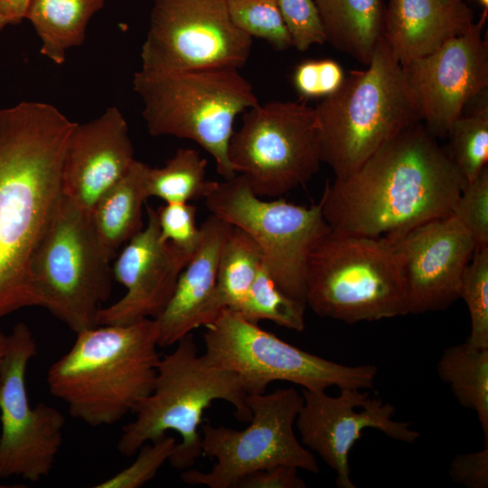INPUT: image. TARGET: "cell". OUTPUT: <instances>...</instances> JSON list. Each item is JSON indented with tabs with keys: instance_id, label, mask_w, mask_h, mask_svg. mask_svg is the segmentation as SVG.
<instances>
[{
	"instance_id": "cell-1",
	"label": "cell",
	"mask_w": 488,
	"mask_h": 488,
	"mask_svg": "<svg viewBox=\"0 0 488 488\" xmlns=\"http://www.w3.org/2000/svg\"><path fill=\"white\" fill-rule=\"evenodd\" d=\"M75 124L42 102L0 109V318L37 306L29 264L61 196L63 161Z\"/></svg>"
},
{
	"instance_id": "cell-2",
	"label": "cell",
	"mask_w": 488,
	"mask_h": 488,
	"mask_svg": "<svg viewBox=\"0 0 488 488\" xmlns=\"http://www.w3.org/2000/svg\"><path fill=\"white\" fill-rule=\"evenodd\" d=\"M466 183L436 136L418 122L355 172L328 183L319 204L332 230L383 237L451 214Z\"/></svg>"
},
{
	"instance_id": "cell-3",
	"label": "cell",
	"mask_w": 488,
	"mask_h": 488,
	"mask_svg": "<svg viewBox=\"0 0 488 488\" xmlns=\"http://www.w3.org/2000/svg\"><path fill=\"white\" fill-rule=\"evenodd\" d=\"M49 368L51 394L91 426H109L134 413L151 392L160 356L155 319L97 325L76 333Z\"/></svg>"
},
{
	"instance_id": "cell-4",
	"label": "cell",
	"mask_w": 488,
	"mask_h": 488,
	"mask_svg": "<svg viewBox=\"0 0 488 488\" xmlns=\"http://www.w3.org/2000/svg\"><path fill=\"white\" fill-rule=\"evenodd\" d=\"M366 67L350 71L314 108L321 161L338 178L355 172L381 145L422 121L402 65L382 35Z\"/></svg>"
},
{
	"instance_id": "cell-5",
	"label": "cell",
	"mask_w": 488,
	"mask_h": 488,
	"mask_svg": "<svg viewBox=\"0 0 488 488\" xmlns=\"http://www.w3.org/2000/svg\"><path fill=\"white\" fill-rule=\"evenodd\" d=\"M175 344L173 352L160 358L153 389L136 408L135 419L123 427L117 449L130 457L145 443L172 430L181 436V441L168 462L183 471L202 455L199 427L214 400L230 403L242 422L249 423L251 412L239 378L200 355L192 333Z\"/></svg>"
},
{
	"instance_id": "cell-6",
	"label": "cell",
	"mask_w": 488,
	"mask_h": 488,
	"mask_svg": "<svg viewBox=\"0 0 488 488\" xmlns=\"http://www.w3.org/2000/svg\"><path fill=\"white\" fill-rule=\"evenodd\" d=\"M134 90L150 135L194 141L213 158L224 180L234 177L228 147L236 117L258 104L252 85L232 68L172 73L139 70Z\"/></svg>"
},
{
	"instance_id": "cell-7",
	"label": "cell",
	"mask_w": 488,
	"mask_h": 488,
	"mask_svg": "<svg viewBox=\"0 0 488 488\" xmlns=\"http://www.w3.org/2000/svg\"><path fill=\"white\" fill-rule=\"evenodd\" d=\"M305 304L321 317L350 324L408 314L387 240L332 229L308 257Z\"/></svg>"
},
{
	"instance_id": "cell-8",
	"label": "cell",
	"mask_w": 488,
	"mask_h": 488,
	"mask_svg": "<svg viewBox=\"0 0 488 488\" xmlns=\"http://www.w3.org/2000/svg\"><path fill=\"white\" fill-rule=\"evenodd\" d=\"M111 260L89 212L61 193L29 264L36 305L48 309L75 333L97 326L100 304L112 290Z\"/></svg>"
},
{
	"instance_id": "cell-9",
	"label": "cell",
	"mask_w": 488,
	"mask_h": 488,
	"mask_svg": "<svg viewBox=\"0 0 488 488\" xmlns=\"http://www.w3.org/2000/svg\"><path fill=\"white\" fill-rule=\"evenodd\" d=\"M204 327L206 361L235 373L248 395L265 393L277 380L309 391H325L332 386L368 389L377 376L374 365L348 366L307 352L230 309Z\"/></svg>"
},
{
	"instance_id": "cell-10",
	"label": "cell",
	"mask_w": 488,
	"mask_h": 488,
	"mask_svg": "<svg viewBox=\"0 0 488 488\" xmlns=\"http://www.w3.org/2000/svg\"><path fill=\"white\" fill-rule=\"evenodd\" d=\"M303 401V395L293 387L249 394L251 418L243 430L210 422L201 425L202 453L216 463L209 472L183 470L181 479L192 485L235 488L247 474L278 465L317 474L314 456L294 430Z\"/></svg>"
},
{
	"instance_id": "cell-11",
	"label": "cell",
	"mask_w": 488,
	"mask_h": 488,
	"mask_svg": "<svg viewBox=\"0 0 488 488\" xmlns=\"http://www.w3.org/2000/svg\"><path fill=\"white\" fill-rule=\"evenodd\" d=\"M228 159L260 198L280 197L306 183L322 163L314 108L273 101L247 109L230 140Z\"/></svg>"
},
{
	"instance_id": "cell-12",
	"label": "cell",
	"mask_w": 488,
	"mask_h": 488,
	"mask_svg": "<svg viewBox=\"0 0 488 488\" xmlns=\"http://www.w3.org/2000/svg\"><path fill=\"white\" fill-rule=\"evenodd\" d=\"M204 200L211 214L243 230L255 241L263 266L277 287L305 304L308 257L331 230L319 202L306 207L284 199L265 201L252 192L240 174L218 182Z\"/></svg>"
},
{
	"instance_id": "cell-13",
	"label": "cell",
	"mask_w": 488,
	"mask_h": 488,
	"mask_svg": "<svg viewBox=\"0 0 488 488\" xmlns=\"http://www.w3.org/2000/svg\"><path fill=\"white\" fill-rule=\"evenodd\" d=\"M251 47L252 37L231 21L227 0H155L141 48V70H239Z\"/></svg>"
},
{
	"instance_id": "cell-14",
	"label": "cell",
	"mask_w": 488,
	"mask_h": 488,
	"mask_svg": "<svg viewBox=\"0 0 488 488\" xmlns=\"http://www.w3.org/2000/svg\"><path fill=\"white\" fill-rule=\"evenodd\" d=\"M36 355L32 331L16 324L0 359V478L40 481L52 470L62 444L64 415L44 402H29L26 372Z\"/></svg>"
},
{
	"instance_id": "cell-15",
	"label": "cell",
	"mask_w": 488,
	"mask_h": 488,
	"mask_svg": "<svg viewBox=\"0 0 488 488\" xmlns=\"http://www.w3.org/2000/svg\"><path fill=\"white\" fill-rule=\"evenodd\" d=\"M383 238L399 268L408 314L444 310L459 298L461 279L476 245L455 215Z\"/></svg>"
},
{
	"instance_id": "cell-16",
	"label": "cell",
	"mask_w": 488,
	"mask_h": 488,
	"mask_svg": "<svg viewBox=\"0 0 488 488\" xmlns=\"http://www.w3.org/2000/svg\"><path fill=\"white\" fill-rule=\"evenodd\" d=\"M336 397L325 391L302 390L303 405L296 420L302 444L314 451L336 473L339 488H355L350 476L349 455L366 428L413 443L419 433L396 421L395 408L359 389H340Z\"/></svg>"
},
{
	"instance_id": "cell-17",
	"label": "cell",
	"mask_w": 488,
	"mask_h": 488,
	"mask_svg": "<svg viewBox=\"0 0 488 488\" xmlns=\"http://www.w3.org/2000/svg\"><path fill=\"white\" fill-rule=\"evenodd\" d=\"M479 21L433 52L403 65L421 119L434 136H445L465 105L488 86V45Z\"/></svg>"
},
{
	"instance_id": "cell-18",
	"label": "cell",
	"mask_w": 488,
	"mask_h": 488,
	"mask_svg": "<svg viewBox=\"0 0 488 488\" xmlns=\"http://www.w3.org/2000/svg\"><path fill=\"white\" fill-rule=\"evenodd\" d=\"M146 226L127 242L112 267L114 278L126 287V294L116 303L99 309L98 325L157 318L193 255L164 240L155 210L146 205Z\"/></svg>"
},
{
	"instance_id": "cell-19",
	"label": "cell",
	"mask_w": 488,
	"mask_h": 488,
	"mask_svg": "<svg viewBox=\"0 0 488 488\" xmlns=\"http://www.w3.org/2000/svg\"><path fill=\"white\" fill-rule=\"evenodd\" d=\"M135 160L126 118L110 107L92 121L75 124L63 161L61 193L90 212Z\"/></svg>"
},
{
	"instance_id": "cell-20",
	"label": "cell",
	"mask_w": 488,
	"mask_h": 488,
	"mask_svg": "<svg viewBox=\"0 0 488 488\" xmlns=\"http://www.w3.org/2000/svg\"><path fill=\"white\" fill-rule=\"evenodd\" d=\"M200 228L201 243L181 272L167 305L155 319L162 348L175 344L214 320L212 302L219 261L232 225L211 213Z\"/></svg>"
},
{
	"instance_id": "cell-21",
	"label": "cell",
	"mask_w": 488,
	"mask_h": 488,
	"mask_svg": "<svg viewBox=\"0 0 488 488\" xmlns=\"http://www.w3.org/2000/svg\"><path fill=\"white\" fill-rule=\"evenodd\" d=\"M474 23L464 0H389L382 36L403 66L433 52Z\"/></svg>"
},
{
	"instance_id": "cell-22",
	"label": "cell",
	"mask_w": 488,
	"mask_h": 488,
	"mask_svg": "<svg viewBox=\"0 0 488 488\" xmlns=\"http://www.w3.org/2000/svg\"><path fill=\"white\" fill-rule=\"evenodd\" d=\"M146 164L135 160L127 173L109 188L89 212L95 233L111 259L118 249L143 230V205L148 198Z\"/></svg>"
},
{
	"instance_id": "cell-23",
	"label": "cell",
	"mask_w": 488,
	"mask_h": 488,
	"mask_svg": "<svg viewBox=\"0 0 488 488\" xmlns=\"http://www.w3.org/2000/svg\"><path fill=\"white\" fill-rule=\"evenodd\" d=\"M325 35L334 49L368 65L382 35V0H314Z\"/></svg>"
},
{
	"instance_id": "cell-24",
	"label": "cell",
	"mask_w": 488,
	"mask_h": 488,
	"mask_svg": "<svg viewBox=\"0 0 488 488\" xmlns=\"http://www.w3.org/2000/svg\"><path fill=\"white\" fill-rule=\"evenodd\" d=\"M104 5L105 0H33L26 19L42 41L41 53L62 64L67 51L84 42L89 20Z\"/></svg>"
},
{
	"instance_id": "cell-25",
	"label": "cell",
	"mask_w": 488,
	"mask_h": 488,
	"mask_svg": "<svg viewBox=\"0 0 488 488\" xmlns=\"http://www.w3.org/2000/svg\"><path fill=\"white\" fill-rule=\"evenodd\" d=\"M437 372L459 404L475 412L488 446V348L467 342L447 347L438 361Z\"/></svg>"
},
{
	"instance_id": "cell-26",
	"label": "cell",
	"mask_w": 488,
	"mask_h": 488,
	"mask_svg": "<svg viewBox=\"0 0 488 488\" xmlns=\"http://www.w3.org/2000/svg\"><path fill=\"white\" fill-rule=\"evenodd\" d=\"M262 265L258 246L247 233L232 226L219 261L212 302L214 320L223 310H234L240 304Z\"/></svg>"
},
{
	"instance_id": "cell-27",
	"label": "cell",
	"mask_w": 488,
	"mask_h": 488,
	"mask_svg": "<svg viewBox=\"0 0 488 488\" xmlns=\"http://www.w3.org/2000/svg\"><path fill=\"white\" fill-rule=\"evenodd\" d=\"M206 159L192 148H179L161 168L148 166L145 187L148 197L164 202H190L205 199L217 183L206 177Z\"/></svg>"
},
{
	"instance_id": "cell-28",
	"label": "cell",
	"mask_w": 488,
	"mask_h": 488,
	"mask_svg": "<svg viewBox=\"0 0 488 488\" xmlns=\"http://www.w3.org/2000/svg\"><path fill=\"white\" fill-rule=\"evenodd\" d=\"M305 303L284 294L262 265L246 296L233 311L254 324L268 320L302 332L305 327Z\"/></svg>"
},
{
	"instance_id": "cell-29",
	"label": "cell",
	"mask_w": 488,
	"mask_h": 488,
	"mask_svg": "<svg viewBox=\"0 0 488 488\" xmlns=\"http://www.w3.org/2000/svg\"><path fill=\"white\" fill-rule=\"evenodd\" d=\"M448 155L466 183L474 181L487 167L488 162V103L481 101L471 113L462 114L451 125Z\"/></svg>"
},
{
	"instance_id": "cell-30",
	"label": "cell",
	"mask_w": 488,
	"mask_h": 488,
	"mask_svg": "<svg viewBox=\"0 0 488 488\" xmlns=\"http://www.w3.org/2000/svg\"><path fill=\"white\" fill-rule=\"evenodd\" d=\"M233 23L250 37L261 38L277 50L292 46L277 0H227Z\"/></svg>"
},
{
	"instance_id": "cell-31",
	"label": "cell",
	"mask_w": 488,
	"mask_h": 488,
	"mask_svg": "<svg viewBox=\"0 0 488 488\" xmlns=\"http://www.w3.org/2000/svg\"><path fill=\"white\" fill-rule=\"evenodd\" d=\"M459 298L466 304L471 320L466 342L488 348V248L475 249L464 271Z\"/></svg>"
},
{
	"instance_id": "cell-32",
	"label": "cell",
	"mask_w": 488,
	"mask_h": 488,
	"mask_svg": "<svg viewBox=\"0 0 488 488\" xmlns=\"http://www.w3.org/2000/svg\"><path fill=\"white\" fill-rule=\"evenodd\" d=\"M176 440L164 436L145 443L137 451L136 460L115 475L96 484V488H138L155 478L162 465L174 452Z\"/></svg>"
},
{
	"instance_id": "cell-33",
	"label": "cell",
	"mask_w": 488,
	"mask_h": 488,
	"mask_svg": "<svg viewBox=\"0 0 488 488\" xmlns=\"http://www.w3.org/2000/svg\"><path fill=\"white\" fill-rule=\"evenodd\" d=\"M451 213L470 233L476 249L488 248V167L465 184Z\"/></svg>"
},
{
	"instance_id": "cell-34",
	"label": "cell",
	"mask_w": 488,
	"mask_h": 488,
	"mask_svg": "<svg viewBox=\"0 0 488 488\" xmlns=\"http://www.w3.org/2000/svg\"><path fill=\"white\" fill-rule=\"evenodd\" d=\"M292 46L305 51L326 42L324 24L314 0H277Z\"/></svg>"
},
{
	"instance_id": "cell-35",
	"label": "cell",
	"mask_w": 488,
	"mask_h": 488,
	"mask_svg": "<svg viewBox=\"0 0 488 488\" xmlns=\"http://www.w3.org/2000/svg\"><path fill=\"white\" fill-rule=\"evenodd\" d=\"M155 211L162 239L192 255L202 240L196 207L189 202H165Z\"/></svg>"
},
{
	"instance_id": "cell-36",
	"label": "cell",
	"mask_w": 488,
	"mask_h": 488,
	"mask_svg": "<svg viewBox=\"0 0 488 488\" xmlns=\"http://www.w3.org/2000/svg\"><path fill=\"white\" fill-rule=\"evenodd\" d=\"M344 77L342 67L333 60H306L296 66L293 83L302 97L325 98L339 89Z\"/></svg>"
},
{
	"instance_id": "cell-37",
	"label": "cell",
	"mask_w": 488,
	"mask_h": 488,
	"mask_svg": "<svg viewBox=\"0 0 488 488\" xmlns=\"http://www.w3.org/2000/svg\"><path fill=\"white\" fill-rule=\"evenodd\" d=\"M449 475L453 482L467 488L488 487V446L480 451L455 455Z\"/></svg>"
},
{
	"instance_id": "cell-38",
	"label": "cell",
	"mask_w": 488,
	"mask_h": 488,
	"mask_svg": "<svg viewBox=\"0 0 488 488\" xmlns=\"http://www.w3.org/2000/svg\"><path fill=\"white\" fill-rule=\"evenodd\" d=\"M295 466L278 465L250 473L240 479L235 488H305Z\"/></svg>"
},
{
	"instance_id": "cell-39",
	"label": "cell",
	"mask_w": 488,
	"mask_h": 488,
	"mask_svg": "<svg viewBox=\"0 0 488 488\" xmlns=\"http://www.w3.org/2000/svg\"><path fill=\"white\" fill-rule=\"evenodd\" d=\"M33 0H0V33L26 19Z\"/></svg>"
},
{
	"instance_id": "cell-40",
	"label": "cell",
	"mask_w": 488,
	"mask_h": 488,
	"mask_svg": "<svg viewBox=\"0 0 488 488\" xmlns=\"http://www.w3.org/2000/svg\"><path fill=\"white\" fill-rule=\"evenodd\" d=\"M6 342H7V334H5L2 331H0V359L5 352V350L6 347Z\"/></svg>"
},
{
	"instance_id": "cell-41",
	"label": "cell",
	"mask_w": 488,
	"mask_h": 488,
	"mask_svg": "<svg viewBox=\"0 0 488 488\" xmlns=\"http://www.w3.org/2000/svg\"><path fill=\"white\" fill-rule=\"evenodd\" d=\"M476 1L482 6L483 10V13L480 21L484 23V20L487 17V13H488V0H476Z\"/></svg>"
}]
</instances>
